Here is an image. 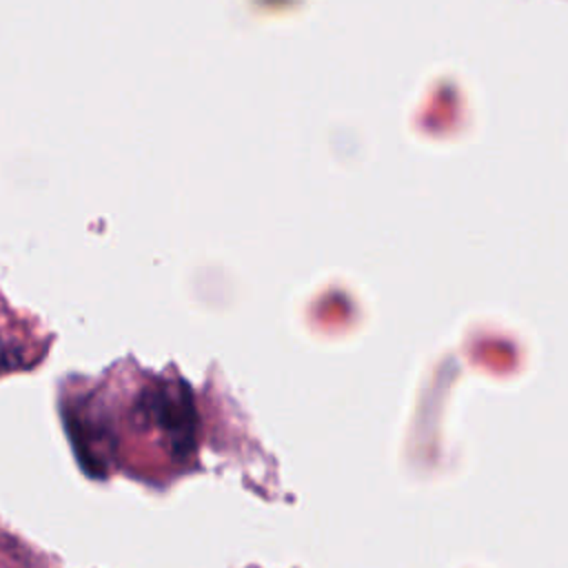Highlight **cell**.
Listing matches in <instances>:
<instances>
[{
	"mask_svg": "<svg viewBox=\"0 0 568 568\" xmlns=\"http://www.w3.org/2000/svg\"><path fill=\"white\" fill-rule=\"evenodd\" d=\"M11 355H13L11 346L0 337V371L11 368Z\"/></svg>",
	"mask_w": 568,
	"mask_h": 568,
	"instance_id": "1",
	"label": "cell"
}]
</instances>
